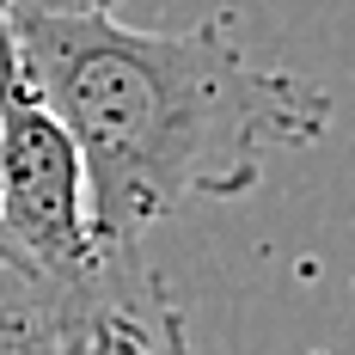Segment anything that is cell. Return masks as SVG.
<instances>
[{"label": "cell", "mask_w": 355, "mask_h": 355, "mask_svg": "<svg viewBox=\"0 0 355 355\" xmlns=\"http://www.w3.org/2000/svg\"><path fill=\"white\" fill-rule=\"evenodd\" d=\"M116 0H0V25H31V19H86L110 12Z\"/></svg>", "instance_id": "5"}, {"label": "cell", "mask_w": 355, "mask_h": 355, "mask_svg": "<svg viewBox=\"0 0 355 355\" xmlns=\"http://www.w3.org/2000/svg\"><path fill=\"white\" fill-rule=\"evenodd\" d=\"M73 324L49 288L0 257V355H68Z\"/></svg>", "instance_id": "4"}, {"label": "cell", "mask_w": 355, "mask_h": 355, "mask_svg": "<svg viewBox=\"0 0 355 355\" xmlns=\"http://www.w3.org/2000/svg\"><path fill=\"white\" fill-rule=\"evenodd\" d=\"M0 257L49 288L68 324L92 300L153 270L141 251H105L92 239L86 166L55 110L31 92L6 25H0Z\"/></svg>", "instance_id": "2"}, {"label": "cell", "mask_w": 355, "mask_h": 355, "mask_svg": "<svg viewBox=\"0 0 355 355\" xmlns=\"http://www.w3.org/2000/svg\"><path fill=\"white\" fill-rule=\"evenodd\" d=\"M6 31L86 166V220L105 251H141L166 214L257 190L270 153H300L331 129L319 86L251 62L220 19L135 31L86 12Z\"/></svg>", "instance_id": "1"}, {"label": "cell", "mask_w": 355, "mask_h": 355, "mask_svg": "<svg viewBox=\"0 0 355 355\" xmlns=\"http://www.w3.org/2000/svg\"><path fill=\"white\" fill-rule=\"evenodd\" d=\"M73 343L80 355H196L184 337V313L159 276H141L86 306L73 319Z\"/></svg>", "instance_id": "3"}, {"label": "cell", "mask_w": 355, "mask_h": 355, "mask_svg": "<svg viewBox=\"0 0 355 355\" xmlns=\"http://www.w3.org/2000/svg\"><path fill=\"white\" fill-rule=\"evenodd\" d=\"M68 355H80V343H73V337H68Z\"/></svg>", "instance_id": "6"}]
</instances>
